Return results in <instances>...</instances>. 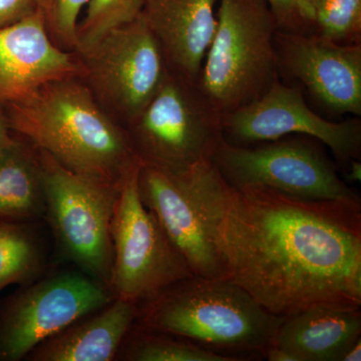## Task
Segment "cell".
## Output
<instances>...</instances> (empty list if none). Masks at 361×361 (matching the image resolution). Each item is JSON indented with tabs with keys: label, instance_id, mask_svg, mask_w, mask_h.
I'll list each match as a JSON object with an SVG mask.
<instances>
[{
	"label": "cell",
	"instance_id": "obj_1",
	"mask_svg": "<svg viewBox=\"0 0 361 361\" xmlns=\"http://www.w3.org/2000/svg\"><path fill=\"white\" fill-rule=\"evenodd\" d=\"M227 279L289 317L361 306V199L307 200L230 186L211 160L188 170Z\"/></svg>",
	"mask_w": 361,
	"mask_h": 361
},
{
	"label": "cell",
	"instance_id": "obj_2",
	"mask_svg": "<svg viewBox=\"0 0 361 361\" xmlns=\"http://www.w3.org/2000/svg\"><path fill=\"white\" fill-rule=\"evenodd\" d=\"M4 109L11 130L78 174L120 187L139 163L125 128L80 78L49 82Z\"/></svg>",
	"mask_w": 361,
	"mask_h": 361
},
{
	"label": "cell",
	"instance_id": "obj_3",
	"mask_svg": "<svg viewBox=\"0 0 361 361\" xmlns=\"http://www.w3.org/2000/svg\"><path fill=\"white\" fill-rule=\"evenodd\" d=\"M144 303L141 329L180 337L234 361L264 358L286 318L266 310L231 280L196 275Z\"/></svg>",
	"mask_w": 361,
	"mask_h": 361
},
{
	"label": "cell",
	"instance_id": "obj_4",
	"mask_svg": "<svg viewBox=\"0 0 361 361\" xmlns=\"http://www.w3.org/2000/svg\"><path fill=\"white\" fill-rule=\"evenodd\" d=\"M277 30L267 0H220L217 27L196 84L221 115L256 101L279 80Z\"/></svg>",
	"mask_w": 361,
	"mask_h": 361
},
{
	"label": "cell",
	"instance_id": "obj_5",
	"mask_svg": "<svg viewBox=\"0 0 361 361\" xmlns=\"http://www.w3.org/2000/svg\"><path fill=\"white\" fill-rule=\"evenodd\" d=\"M222 116L196 82L169 70L155 96L125 130L140 163L177 174L212 160L224 140Z\"/></svg>",
	"mask_w": 361,
	"mask_h": 361
},
{
	"label": "cell",
	"instance_id": "obj_6",
	"mask_svg": "<svg viewBox=\"0 0 361 361\" xmlns=\"http://www.w3.org/2000/svg\"><path fill=\"white\" fill-rule=\"evenodd\" d=\"M37 151L45 211L59 247L85 274L109 288L111 219L120 187L68 170Z\"/></svg>",
	"mask_w": 361,
	"mask_h": 361
},
{
	"label": "cell",
	"instance_id": "obj_7",
	"mask_svg": "<svg viewBox=\"0 0 361 361\" xmlns=\"http://www.w3.org/2000/svg\"><path fill=\"white\" fill-rule=\"evenodd\" d=\"M140 161L125 176L116 196L111 235L109 289L115 298L147 302L171 285L195 276L155 215L140 196Z\"/></svg>",
	"mask_w": 361,
	"mask_h": 361
},
{
	"label": "cell",
	"instance_id": "obj_8",
	"mask_svg": "<svg viewBox=\"0 0 361 361\" xmlns=\"http://www.w3.org/2000/svg\"><path fill=\"white\" fill-rule=\"evenodd\" d=\"M323 146L302 135L251 146H235L223 140L212 161L232 187L270 188L307 200L360 199L341 179Z\"/></svg>",
	"mask_w": 361,
	"mask_h": 361
},
{
	"label": "cell",
	"instance_id": "obj_9",
	"mask_svg": "<svg viewBox=\"0 0 361 361\" xmlns=\"http://www.w3.org/2000/svg\"><path fill=\"white\" fill-rule=\"evenodd\" d=\"M78 58L80 80L125 129L153 99L169 71L160 44L142 13Z\"/></svg>",
	"mask_w": 361,
	"mask_h": 361
},
{
	"label": "cell",
	"instance_id": "obj_10",
	"mask_svg": "<svg viewBox=\"0 0 361 361\" xmlns=\"http://www.w3.org/2000/svg\"><path fill=\"white\" fill-rule=\"evenodd\" d=\"M115 299L106 285L78 272L42 280L14 297L0 322V360L18 361Z\"/></svg>",
	"mask_w": 361,
	"mask_h": 361
},
{
	"label": "cell",
	"instance_id": "obj_11",
	"mask_svg": "<svg viewBox=\"0 0 361 361\" xmlns=\"http://www.w3.org/2000/svg\"><path fill=\"white\" fill-rule=\"evenodd\" d=\"M222 127L225 141L235 146L302 135L322 142L344 165L360 161V118L327 120L310 108L298 87L281 80L256 101L223 116Z\"/></svg>",
	"mask_w": 361,
	"mask_h": 361
},
{
	"label": "cell",
	"instance_id": "obj_12",
	"mask_svg": "<svg viewBox=\"0 0 361 361\" xmlns=\"http://www.w3.org/2000/svg\"><path fill=\"white\" fill-rule=\"evenodd\" d=\"M274 44L279 78L295 82L326 113L361 116V44L278 30Z\"/></svg>",
	"mask_w": 361,
	"mask_h": 361
},
{
	"label": "cell",
	"instance_id": "obj_13",
	"mask_svg": "<svg viewBox=\"0 0 361 361\" xmlns=\"http://www.w3.org/2000/svg\"><path fill=\"white\" fill-rule=\"evenodd\" d=\"M140 196L196 276L227 279L189 172L140 163Z\"/></svg>",
	"mask_w": 361,
	"mask_h": 361
},
{
	"label": "cell",
	"instance_id": "obj_14",
	"mask_svg": "<svg viewBox=\"0 0 361 361\" xmlns=\"http://www.w3.org/2000/svg\"><path fill=\"white\" fill-rule=\"evenodd\" d=\"M75 51L54 44L39 9L0 28V106L18 103L56 80L80 78Z\"/></svg>",
	"mask_w": 361,
	"mask_h": 361
},
{
	"label": "cell",
	"instance_id": "obj_15",
	"mask_svg": "<svg viewBox=\"0 0 361 361\" xmlns=\"http://www.w3.org/2000/svg\"><path fill=\"white\" fill-rule=\"evenodd\" d=\"M218 0H144L142 14L169 70L197 82L217 27Z\"/></svg>",
	"mask_w": 361,
	"mask_h": 361
},
{
	"label": "cell",
	"instance_id": "obj_16",
	"mask_svg": "<svg viewBox=\"0 0 361 361\" xmlns=\"http://www.w3.org/2000/svg\"><path fill=\"white\" fill-rule=\"evenodd\" d=\"M360 338V307L319 306L285 318L270 344L297 361H341Z\"/></svg>",
	"mask_w": 361,
	"mask_h": 361
},
{
	"label": "cell",
	"instance_id": "obj_17",
	"mask_svg": "<svg viewBox=\"0 0 361 361\" xmlns=\"http://www.w3.org/2000/svg\"><path fill=\"white\" fill-rule=\"evenodd\" d=\"M137 317V304L115 298L99 314L78 320L37 346L30 353L32 360L110 361Z\"/></svg>",
	"mask_w": 361,
	"mask_h": 361
},
{
	"label": "cell",
	"instance_id": "obj_18",
	"mask_svg": "<svg viewBox=\"0 0 361 361\" xmlns=\"http://www.w3.org/2000/svg\"><path fill=\"white\" fill-rule=\"evenodd\" d=\"M45 212L37 154L23 142L0 153V223L30 219Z\"/></svg>",
	"mask_w": 361,
	"mask_h": 361
},
{
	"label": "cell",
	"instance_id": "obj_19",
	"mask_svg": "<svg viewBox=\"0 0 361 361\" xmlns=\"http://www.w3.org/2000/svg\"><path fill=\"white\" fill-rule=\"evenodd\" d=\"M42 269L35 239L13 223H0V291L16 283L32 281Z\"/></svg>",
	"mask_w": 361,
	"mask_h": 361
},
{
	"label": "cell",
	"instance_id": "obj_20",
	"mask_svg": "<svg viewBox=\"0 0 361 361\" xmlns=\"http://www.w3.org/2000/svg\"><path fill=\"white\" fill-rule=\"evenodd\" d=\"M144 0H90L77 30L75 52L78 56L92 51L111 30L135 20Z\"/></svg>",
	"mask_w": 361,
	"mask_h": 361
},
{
	"label": "cell",
	"instance_id": "obj_21",
	"mask_svg": "<svg viewBox=\"0 0 361 361\" xmlns=\"http://www.w3.org/2000/svg\"><path fill=\"white\" fill-rule=\"evenodd\" d=\"M132 361H234L215 351L170 334L140 329L126 353Z\"/></svg>",
	"mask_w": 361,
	"mask_h": 361
},
{
	"label": "cell",
	"instance_id": "obj_22",
	"mask_svg": "<svg viewBox=\"0 0 361 361\" xmlns=\"http://www.w3.org/2000/svg\"><path fill=\"white\" fill-rule=\"evenodd\" d=\"M312 33L336 44H361V0H314Z\"/></svg>",
	"mask_w": 361,
	"mask_h": 361
},
{
	"label": "cell",
	"instance_id": "obj_23",
	"mask_svg": "<svg viewBox=\"0 0 361 361\" xmlns=\"http://www.w3.org/2000/svg\"><path fill=\"white\" fill-rule=\"evenodd\" d=\"M90 0H37L47 32L54 44L65 51H75L77 30L82 9Z\"/></svg>",
	"mask_w": 361,
	"mask_h": 361
},
{
	"label": "cell",
	"instance_id": "obj_24",
	"mask_svg": "<svg viewBox=\"0 0 361 361\" xmlns=\"http://www.w3.org/2000/svg\"><path fill=\"white\" fill-rule=\"evenodd\" d=\"M276 18L278 30L312 33L314 0H267Z\"/></svg>",
	"mask_w": 361,
	"mask_h": 361
},
{
	"label": "cell",
	"instance_id": "obj_25",
	"mask_svg": "<svg viewBox=\"0 0 361 361\" xmlns=\"http://www.w3.org/2000/svg\"><path fill=\"white\" fill-rule=\"evenodd\" d=\"M37 9V0H0V28L23 20Z\"/></svg>",
	"mask_w": 361,
	"mask_h": 361
},
{
	"label": "cell",
	"instance_id": "obj_26",
	"mask_svg": "<svg viewBox=\"0 0 361 361\" xmlns=\"http://www.w3.org/2000/svg\"><path fill=\"white\" fill-rule=\"evenodd\" d=\"M11 132L13 130L9 126L6 111L0 106V153L11 149L18 142V140L14 139Z\"/></svg>",
	"mask_w": 361,
	"mask_h": 361
},
{
	"label": "cell",
	"instance_id": "obj_27",
	"mask_svg": "<svg viewBox=\"0 0 361 361\" xmlns=\"http://www.w3.org/2000/svg\"><path fill=\"white\" fill-rule=\"evenodd\" d=\"M264 358L269 361H297L295 356L290 353L272 344L266 349Z\"/></svg>",
	"mask_w": 361,
	"mask_h": 361
},
{
	"label": "cell",
	"instance_id": "obj_28",
	"mask_svg": "<svg viewBox=\"0 0 361 361\" xmlns=\"http://www.w3.org/2000/svg\"><path fill=\"white\" fill-rule=\"evenodd\" d=\"M348 171L345 174V182H360L361 179V163L360 160L349 161Z\"/></svg>",
	"mask_w": 361,
	"mask_h": 361
},
{
	"label": "cell",
	"instance_id": "obj_29",
	"mask_svg": "<svg viewBox=\"0 0 361 361\" xmlns=\"http://www.w3.org/2000/svg\"><path fill=\"white\" fill-rule=\"evenodd\" d=\"M361 360V338L346 351L341 361H360Z\"/></svg>",
	"mask_w": 361,
	"mask_h": 361
}]
</instances>
